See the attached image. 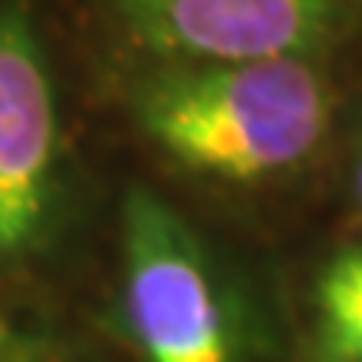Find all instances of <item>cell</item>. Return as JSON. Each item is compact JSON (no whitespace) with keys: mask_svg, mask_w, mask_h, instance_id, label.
I'll list each match as a JSON object with an SVG mask.
<instances>
[{"mask_svg":"<svg viewBox=\"0 0 362 362\" xmlns=\"http://www.w3.org/2000/svg\"><path fill=\"white\" fill-rule=\"evenodd\" d=\"M138 124L178 165L228 181L296 168L319 148L332 98L305 57L175 64L134 98Z\"/></svg>","mask_w":362,"mask_h":362,"instance_id":"1","label":"cell"},{"mask_svg":"<svg viewBox=\"0 0 362 362\" xmlns=\"http://www.w3.org/2000/svg\"><path fill=\"white\" fill-rule=\"evenodd\" d=\"M124 305L148 362H232L228 315L205 255L148 192L124 202Z\"/></svg>","mask_w":362,"mask_h":362,"instance_id":"2","label":"cell"},{"mask_svg":"<svg viewBox=\"0 0 362 362\" xmlns=\"http://www.w3.org/2000/svg\"><path fill=\"white\" fill-rule=\"evenodd\" d=\"M144 51L175 64L309 57L349 27L356 0H115Z\"/></svg>","mask_w":362,"mask_h":362,"instance_id":"3","label":"cell"},{"mask_svg":"<svg viewBox=\"0 0 362 362\" xmlns=\"http://www.w3.org/2000/svg\"><path fill=\"white\" fill-rule=\"evenodd\" d=\"M57 98L24 4L0 7V262L34 245L57 194Z\"/></svg>","mask_w":362,"mask_h":362,"instance_id":"4","label":"cell"},{"mask_svg":"<svg viewBox=\"0 0 362 362\" xmlns=\"http://www.w3.org/2000/svg\"><path fill=\"white\" fill-rule=\"evenodd\" d=\"M319 339L332 362H362V245L342 252L315 288Z\"/></svg>","mask_w":362,"mask_h":362,"instance_id":"5","label":"cell"},{"mask_svg":"<svg viewBox=\"0 0 362 362\" xmlns=\"http://www.w3.org/2000/svg\"><path fill=\"white\" fill-rule=\"evenodd\" d=\"M0 362H34V356H30L17 339H11V336H4V332H0Z\"/></svg>","mask_w":362,"mask_h":362,"instance_id":"6","label":"cell"},{"mask_svg":"<svg viewBox=\"0 0 362 362\" xmlns=\"http://www.w3.org/2000/svg\"><path fill=\"white\" fill-rule=\"evenodd\" d=\"M359 198H362V165H359Z\"/></svg>","mask_w":362,"mask_h":362,"instance_id":"7","label":"cell"}]
</instances>
